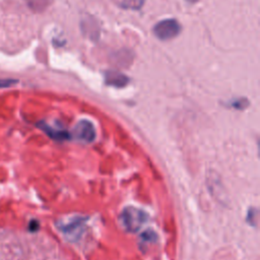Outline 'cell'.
<instances>
[{
    "mask_svg": "<svg viewBox=\"0 0 260 260\" xmlns=\"http://www.w3.org/2000/svg\"><path fill=\"white\" fill-rule=\"evenodd\" d=\"M121 224L130 233L138 232L148 222V214L134 206H127L121 213Z\"/></svg>",
    "mask_w": 260,
    "mask_h": 260,
    "instance_id": "1",
    "label": "cell"
},
{
    "mask_svg": "<svg viewBox=\"0 0 260 260\" xmlns=\"http://www.w3.org/2000/svg\"><path fill=\"white\" fill-rule=\"evenodd\" d=\"M74 137L82 142H92L96 139V128L91 121L81 120L74 129Z\"/></svg>",
    "mask_w": 260,
    "mask_h": 260,
    "instance_id": "4",
    "label": "cell"
},
{
    "mask_svg": "<svg viewBox=\"0 0 260 260\" xmlns=\"http://www.w3.org/2000/svg\"><path fill=\"white\" fill-rule=\"evenodd\" d=\"M117 5L122 8H129V9H139L144 0H113Z\"/></svg>",
    "mask_w": 260,
    "mask_h": 260,
    "instance_id": "7",
    "label": "cell"
},
{
    "mask_svg": "<svg viewBox=\"0 0 260 260\" xmlns=\"http://www.w3.org/2000/svg\"><path fill=\"white\" fill-rule=\"evenodd\" d=\"M181 32V26L174 18L164 19L153 28V33L162 41H168L178 36Z\"/></svg>",
    "mask_w": 260,
    "mask_h": 260,
    "instance_id": "2",
    "label": "cell"
},
{
    "mask_svg": "<svg viewBox=\"0 0 260 260\" xmlns=\"http://www.w3.org/2000/svg\"><path fill=\"white\" fill-rule=\"evenodd\" d=\"M86 218L82 216H72L59 223L58 227L62 233L70 239H77L81 235L82 227L85 226Z\"/></svg>",
    "mask_w": 260,
    "mask_h": 260,
    "instance_id": "3",
    "label": "cell"
},
{
    "mask_svg": "<svg viewBox=\"0 0 260 260\" xmlns=\"http://www.w3.org/2000/svg\"><path fill=\"white\" fill-rule=\"evenodd\" d=\"M17 80L15 79H0V89L9 88L14 85H15Z\"/></svg>",
    "mask_w": 260,
    "mask_h": 260,
    "instance_id": "9",
    "label": "cell"
},
{
    "mask_svg": "<svg viewBox=\"0 0 260 260\" xmlns=\"http://www.w3.org/2000/svg\"><path fill=\"white\" fill-rule=\"evenodd\" d=\"M107 84L115 86V87H124L127 82L128 78L123 76L122 74H119V72H108L107 77H106Z\"/></svg>",
    "mask_w": 260,
    "mask_h": 260,
    "instance_id": "6",
    "label": "cell"
},
{
    "mask_svg": "<svg viewBox=\"0 0 260 260\" xmlns=\"http://www.w3.org/2000/svg\"><path fill=\"white\" fill-rule=\"evenodd\" d=\"M186 1H188V2H190V3H195V2L199 1V0H186Z\"/></svg>",
    "mask_w": 260,
    "mask_h": 260,
    "instance_id": "10",
    "label": "cell"
},
{
    "mask_svg": "<svg viewBox=\"0 0 260 260\" xmlns=\"http://www.w3.org/2000/svg\"><path fill=\"white\" fill-rule=\"evenodd\" d=\"M39 127L42 129L43 131H45L51 138H53L55 140L63 141V140H66V139L69 138V133L68 132H66L64 130H60V129L52 127V126L48 125V124L41 123Z\"/></svg>",
    "mask_w": 260,
    "mask_h": 260,
    "instance_id": "5",
    "label": "cell"
},
{
    "mask_svg": "<svg viewBox=\"0 0 260 260\" xmlns=\"http://www.w3.org/2000/svg\"><path fill=\"white\" fill-rule=\"evenodd\" d=\"M141 241L144 243H150L155 241V233L153 230H147L141 234Z\"/></svg>",
    "mask_w": 260,
    "mask_h": 260,
    "instance_id": "8",
    "label": "cell"
}]
</instances>
